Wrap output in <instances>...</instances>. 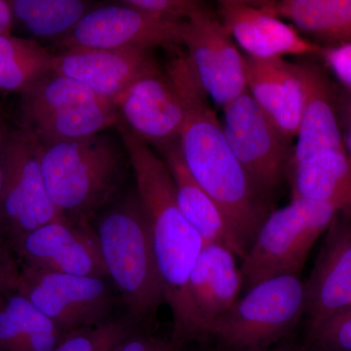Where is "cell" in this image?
<instances>
[{"instance_id":"836d02e7","label":"cell","mask_w":351,"mask_h":351,"mask_svg":"<svg viewBox=\"0 0 351 351\" xmlns=\"http://www.w3.org/2000/svg\"><path fill=\"white\" fill-rule=\"evenodd\" d=\"M14 23L10 1L0 0V36L11 34Z\"/></svg>"},{"instance_id":"2e32d148","label":"cell","mask_w":351,"mask_h":351,"mask_svg":"<svg viewBox=\"0 0 351 351\" xmlns=\"http://www.w3.org/2000/svg\"><path fill=\"white\" fill-rule=\"evenodd\" d=\"M159 68L149 49L75 47L55 53L52 71L77 80L115 103L134 83Z\"/></svg>"},{"instance_id":"7a4b0ae2","label":"cell","mask_w":351,"mask_h":351,"mask_svg":"<svg viewBox=\"0 0 351 351\" xmlns=\"http://www.w3.org/2000/svg\"><path fill=\"white\" fill-rule=\"evenodd\" d=\"M136 180V189L151 225L154 253L173 318L171 339L193 341L186 285L204 241L182 215L167 166L152 145L123 124L117 126Z\"/></svg>"},{"instance_id":"44dd1931","label":"cell","mask_w":351,"mask_h":351,"mask_svg":"<svg viewBox=\"0 0 351 351\" xmlns=\"http://www.w3.org/2000/svg\"><path fill=\"white\" fill-rule=\"evenodd\" d=\"M174 182L177 202L182 215L205 243L225 245L242 260L228 221L216 203L191 177L182 158L179 140L157 147Z\"/></svg>"},{"instance_id":"5bb4252c","label":"cell","mask_w":351,"mask_h":351,"mask_svg":"<svg viewBox=\"0 0 351 351\" xmlns=\"http://www.w3.org/2000/svg\"><path fill=\"white\" fill-rule=\"evenodd\" d=\"M21 267L57 274L108 278L92 225L64 218L36 228L10 245Z\"/></svg>"},{"instance_id":"e0dca14e","label":"cell","mask_w":351,"mask_h":351,"mask_svg":"<svg viewBox=\"0 0 351 351\" xmlns=\"http://www.w3.org/2000/svg\"><path fill=\"white\" fill-rule=\"evenodd\" d=\"M304 292L307 327L351 307V215L339 212L332 219Z\"/></svg>"},{"instance_id":"9c48e42d","label":"cell","mask_w":351,"mask_h":351,"mask_svg":"<svg viewBox=\"0 0 351 351\" xmlns=\"http://www.w3.org/2000/svg\"><path fill=\"white\" fill-rule=\"evenodd\" d=\"M43 144L25 129L10 130L3 151L2 232L9 244L62 218L46 191L41 171Z\"/></svg>"},{"instance_id":"ffe728a7","label":"cell","mask_w":351,"mask_h":351,"mask_svg":"<svg viewBox=\"0 0 351 351\" xmlns=\"http://www.w3.org/2000/svg\"><path fill=\"white\" fill-rule=\"evenodd\" d=\"M301 64L306 101L293 154V167L325 152L343 149L337 114V85L320 64L308 61Z\"/></svg>"},{"instance_id":"3957f363","label":"cell","mask_w":351,"mask_h":351,"mask_svg":"<svg viewBox=\"0 0 351 351\" xmlns=\"http://www.w3.org/2000/svg\"><path fill=\"white\" fill-rule=\"evenodd\" d=\"M128 163L122 141L105 132L43 145L41 152V171L51 202L62 218L82 225H92L115 197Z\"/></svg>"},{"instance_id":"d590c367","label":"cell","mask_w":351,"mask_h":351,"mask_svg":"<svg viewBox=\"0 0 351 351\" xmlns=\"http://www.w3.org/2000/svg\"><path fill=\"white\" fill-rule=\"evenodd\" d=\"M267 351H304V350L302 346L282 345L274 346V348H270V350Z\"/></svg>"},{"instance_id":"52a82bcc","label":"cell","mask_w":351,"mask_h":351,"mask_svg":"<svg viewBox=\"0 0 351 351\" xmlns=\"http://www.w3.org/2000/svg\"><path fill=\"white\" fill-rule=\"evenodd\" d=\"M306 314L304 282L277 276L247 291L216 323L210 339L221 351H267L290 334Z\"/></svg>"},{"instance_id":"1f68e13d","label":"cell","mask_w":351,"mask_h":351,"mask_svg":"<svg viewBox=\"0 0 351 351\" xmlns=\"http://www.w3.org/2000/svg\"><path fill=\"white\" fill-rule=\"evenodd\" d=\"M115 351H186L172 339L133 332Z\"/></svg>"},{"instance_id":"cb8c5ba5","label":"cell","mask_w":351,"mask_h":351,"mask_svg":"<svg viewBox=\"0 0 351 351\" xmlns=\"http://www.w3.org/2000/svg\"><path fill=\"white\" fill-rule=\"evenodd\" d=\"M63 339L24 295L15 291L0 300V351H53Z\"/></svg>"},{"instance_id":"d6986e66","label":"cell","mask_w":351,"mask_h":351,"mask_svg":"<svg viewBox=\"0 0 351 351\" xmlns=\"http://www.w3.org/2000/svg\"><path fill=\"white\" fill-rule=\"evenodd\" d=\"M243 57L247 91L281 131L297 137L306 101L301 63Z\"/></svg>"},{"instance_id":"83f0119b","label":"cell","mask_w":351,"mask_h":351,"mask_svg":"<svg viewBox=\"0 0 351 351\" xmlns=\"http://www.w3.org/2000/svg\"><path fill=\"white\" fill-rule=\"evenodd\" d=\"M304 351H351V307L307 327Z\"/></svg>"},{"instance_id":"603a6c76","label":"cell","mask_w":351,"mask_h":351,"mask_svg":"<svg viewBox=\"0 0 351 351\" xmlns=\"http://www.w3.org/2000/svg\"><path fill=\"white\" fill-rule=\"evenodd\" d=\"M292 197L327 203L351 215V167L346 152H325L294 166Z\"/></svg>"},{"instance_id":"7c38bea8","label":"cell","mask_w":351,"mask_h":351,"mask_svg":"<svg viewBox=\"0 0 351 351\" xmlns=\"http://www.w3.org/2000/svg\"><path fill=\"white\" fill-rule=\"evenodd\" d=\"M182 44L201 87L218 107L247 92L243 54L207 6L184 21Z\"/></svg>"},{"instance_id":"f546056e","label":"cell","mask_w":351,"mask_h":351,"mask_svg":"<svg viewBox=\"0 0 351 351\" xmlns=\"http://www.w3.org/2000/svg\"><path fill=\"white\" fill-rule=\"evenodd\" d=\"M325 69H329L339 85L351 89V43L322 47L319 56Z\"/></svg>"},{"instance_id":"7402d4cb","label":"cell","mask_w":351,"mask_h":351,"mask_svg":"<svg viewBox=\"0 0 351 351\" xmlns=\"http://www.w3.org/2000/svg\"><path fill=\"white\" fill-rule=\"evenodd\" d=\"M252 3L289 21L322 47L351 43V0H258Z\"/></svg>"},{"instance_id":"d4e9b609","label":"cell","mask_w":351,"mask_h":351,"mask_svg":"<svg viewBox=\"0 0 351 351\" xmlns=\"http://www.w3.org/2000/svg\"><path fill=\"white\" fill-rule=\"evenodd\" d=\"M55 53L34 39L0 36V92L25 93L52 73Z\"/></svg>"},{"instance_id":"ba28073f","label":"cell","mask_w":351,"mask_h":351,"mask_svg":"<svg viewBox=\"0 0 351 351\" xmlns=\"http://www.w3.org/2000/svg\"><path fill=\"white\" fill-rule=\"evenodd\" d=\"M16 292L49 318L63 337L110 320L114 295L108 278L21 267Z\"/></svg>"},{"instance_id":"4fadbf2b","label":"cell","mask_w":351,"mask_h":351,"mask_svg":"<svg viewBox=\"0 0 351 351\" xmlns=\"http://www.w3.org/2000/svg\"><path fill=\"white\" fill-rule=\"evenodd\" d=\"M120 123L154 147L179 140L188 117L177 58L141 78L117 99Z\"/></svg>"},{"instance_id":"d6a6232c","label":"cell","mask_w":351,"mask_h":351,"mask_svg":"<svg viewBox=\"0 0 351 351\" xmlns=\"http://www.w3.org/2000/svg\"><path fill=\"white\" fill-rule=\"evenodd\" d=\"M337 114L343 149L351 167V89L337 86Z\"/></svg>"},{"instance_id":"484cf974","label":"cell","mask_w":351,"mask_h":351,"mask_svg":"<svg viewBox=\"0 0 351 351\" xmlns=\"http://www.w3.org/2000/svg\"><path fill=\"white\" fill-rule=\"evenodd\" d=\"M14 20L32 36L60 39L69 34L90 10L96 7L84 0H13Z\"/></svg>"},{"instance_id":"e575fe53","label":"cell","mask_w":351,"mask_h":351,"mask_svg":"<svg viewBox=\"0 0 351 351\" xmlns=\"http://www.w3.org/2000/svg\"><path fill=\"white\" fill-rule=\"evenodd\" d=\"M9 132H10V129H8L5 122L0 119V233H2L1 198L2 189H3V151Z\"/></svg>"},{"instance_id":"30bf717a","label":"cell","mask_w":351,"mask_h":351,"mask_svg":"<svg viewBox=\"0 0 351 351\" xmlns=\"http://www.w3.org/2000/svg\"><path fill=\"white\" fill-rule=\"evenodd\" d=\"M226 141L261 197L271 195L292 162L291 138L263 112L248 91L223 108Z\"/></svg>"},{"instance_id":"8992f818","label":"cell","mask_w":351,"mask_h":351,"mask_svg":"<svg viewBox=\"0 0 351 351\" xmlns=\"http://www.w3.org/2000/svg\"><path fill=\"white\" fill-rule=\"evenodd\" d=\"M338 213L327 203L293 197L270 213L242 260L245 291L274 277H300L313 245Z\"/></svg>"},{"instance_id":"f1b7e54d","label":"cell","mask_w":351,"mask_h":351,"mask_svg":"<svg viewBox=\"0 0 351 351\" xmlns=\"http://www.w3.org/2000/svg\"><path fill=\"white\" fill-rule=\"evenodd\" d=\"M121 2L164 19L180 22L188 20L193 14L207 6L204 2L195 0H125Z\"/></svg>"},{"instance_id":"277c9868","label":"cell","mask_w":351,"mask_h":351,"mask_svg":"<svg viewBox=\"0 0 351 351\" xmlns=\"http://www.w3.org/2000/svg\"><path fill=\"white\" fill-rule=\"evenodd\" d=\"M101 256L130 319L147 322L165 301L151 225L137 189L100 214L96 228Z\"/></svg>"},{"instance_id":"9a60e30c","label":"cell","mask_w":351,"mask_h":351,"mask_svg":"<svg viewBox=\"0 0 351 351\" xmlns=\"http://www.w3.org/2000/svg\"><path fill=\"white\" fill-rule=\"evenodd\" d=\"M242 288L234 253L223 244L203 245L186 285L193 341L210 339L215 325L239 300Z\"/></svg>"},{"instance_id":"6da1fadb","label":"cell","mask_w":351,"mask_h":351,"mask_svg":"<svg viewBox=\"0 0 351 351\" xmlns=\"http://www.w3.org/2000/svg\"><path fill=\"white\" fill-rule=\"evenodd\" d=\"M178 66L188 105L179 138L182 158L191 177L225 216L243 260L269 215L265 200L252 186L230 149L186 54L178 57Z\"/></svg>"},{"instance_id":"5b68a950","label":"cell","mask_w":351,"mask_h":351,"mask_svg":"<svg viewBox=\"0 0 351 351\" xmlns=\"http://www.w3.org/2000/svg\"><path fill=\"white\" fill-rule=\"evenodd\" d=\"M20 107L21 127L43 145L92 137L120 122L114 101L54 71L21 94Z\"/></svg>"},{"instance_id":"ac0fdd59","label":"cell","mask_w":351,"mask_h":351,"mask_svg":"<svg viewBox=\"0 0 351 351\" xmlns=\"http://www.w3.org/2000/svg\"><path fill=\"white\" fill-rule=\"evenodd\" d=\"M218 18L245 56L257 60L319 56L322 46L252 1L219 0Z\"/></svg>"},{"instance_id":"8fae6325","label":"cell","mask_w":351,"mask_h":351,"mask_svg":"<svg viewBox=\"0 0 351 351\" xmlns=\"http://www.w3.org/2000/svg\"><path fill=\"white\" fill-rule=\"evenodd\" d=\"M184 22L164 19L120 1L94 7L56 44L62 49L161 47L177 50L182 46Z\"/></svg>"},{"instance_id":"4dcf8cb0","label":"cell","mask_w":351,"mask_h":351,"mask_svg":"<svg viewBox=\"0 0 351 351\" xmlns=\"http://www.w3.org/2000/svg\"><path fill=\"white\" fill-rule=\"evenodd\" d=\"M20 271L21 265L12 247L0 239V300L15 292Z\"/></svg>"},{"instance_id":"4316f807","label":"cell","mask_w":351,"mask_h":351,"mask_svg":"<svg viewBox=\"0 0 351 351\" xmlns=\"http://www.w3.org/2000/svg\"><path fill=\"white\" fill-rule=\"evenodd\" d=\"M133 332L130 318L110 319L68 335L53 351H115Z\"/></svg>"}]
</instances>
